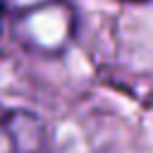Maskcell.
<instances>
[{
    "label": "cell",
    "mask_w": 153,
    "mask_h": 153,
    "mask_svg": "<svg viewBox=\"0 0 153 153\" xmlns=\"http://www.w3.org/2000/svg\"><path fill=\"white\" fill-rule=\"evenodd\" d=\"M57 153H84V151H67V148H62V151H57Z\"/></svg>",
    "instance_id": "cell-2"
},
{
    "label": "cell",
    "mask_w": 153,
    "mask_h": 153,
    "mask_svg": "<svg viewBox=\"0 0 153 153\" xmlns=\"http://www.w3.org/2000/svg\"><path fill=\"white\" fill-rule=\"evenodd\" d=\"M2 12H5V5H2V0H0V14H2Z\"/></svg>",
    "instance_id": "cell-3"
},
{
    "label": "cell",
    "mask_w": 153,
    "mask_h": 153,
    "mask_svg": "<svg viewBox=\"0 0 153 153\" xmlns=\"http://www.w3.org/2000/svg\"><path fill=\"white\" fill-rule=\"evenodd\" d=\"M0 153H48L45 122L31 110L0 105Z\"/></svg>",
    "instance_id": "cell-1"
},
{
    "label": "cell",
    "mask_w": 153,
    "mask_h": 153,
    "mask_svg": "<svg viewBox=\"0 0 153 153\" xmlns=\"http://www.w3.org/2000/svg\"><path fill=\"white\" fill-rule=\"evenodd\" d=\"M127 2H143V0H127Z\"/></svg>",
    "instance_id": "cell-4"
}]
</instances>
